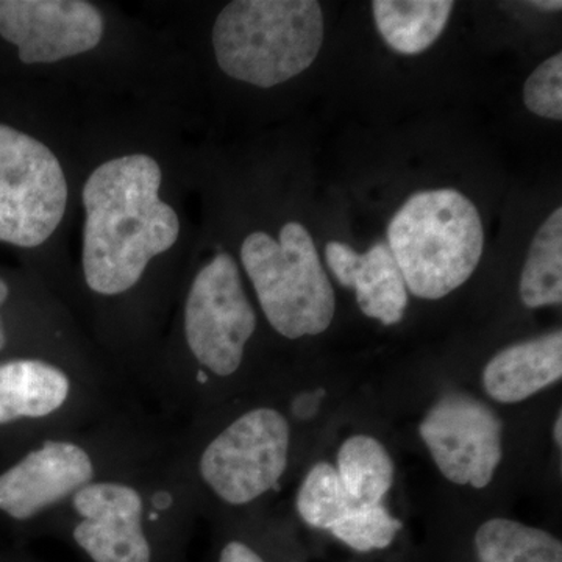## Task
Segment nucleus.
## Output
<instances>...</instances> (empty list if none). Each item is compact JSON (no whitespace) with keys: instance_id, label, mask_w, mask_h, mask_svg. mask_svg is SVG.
<instances>
[{"instance_id":"f257e3e1","label":"nucleus","mask_w":562,"mask_h":562,"mask_svg":"<svg viewBox=\"0 0 562 562\" xmlns=\"http://www.w3.org/2000/svg\"><path fill=\"white\" fill-rule=\"evenodd\" d=\"M161 179L154 158L135 154L103 162L85 184L81 266L94 294L132 291L151 258L179 239V216L160 199Z\"/></svg>"},{"instance_id":"f03ea898","label":"nucleus","mask_w":562,"mask_h":562,"mask_svg":"<svg viewBox=\"0 0 562 562\" xmlns=\"http://www.w3.org/2000/svg\"><path fill=\"white\" fill-rule=\"evenodd\" d=\"M139 453L77 492L57 519L90 562L165 561L166 536L179 532L183 476L179 457L154 465Z\"/></svg>"},{"instance_id":"7ed1b4c3","label":"nucleus","mask_w":562,"mask_h":562,"mask_svg":"<svg viewBox=\"0 0 562 562\" xmlns=\"http://www.w3.org/2000/svg\"><path fill=\"white\" fill-rule=\"evenodd\" d=\"M387 246L406 290L439 301L479 268L484 249L482 216L457 190L420 191L394 214Z\"/></svg>"},{"instance_id":"20e7f679","label":"nucleus","mask_w":562,"mask_h":562,"mask_svg":"<svg viewBox=\"0 0 562 562\" xmlns=\"http://www.w3.org/2000/svg\"><path fill=\"white\" fill-rule=\"evenodd\" d=\"M324 16L314 0H236L217 16L213 47L232 79L272 88L316 60Z\"/></svg>"},{"instance_id":"39448f33","label":"nucleus","mask_w":562,"mask_h":562,"mask_svg":"<svg viewBox=\"0 0 562 562\" xmlns=\"http://www.w3.org/2000/svg\"><path fill=\"white\" fill-rule=\"evenodd\" d=\"M241 261L266 319L286 339L321 335L330 327L336 301L312 235L288 222L279 241L265 232L244 239Z\"/></svg>"},{"instance_id":"423d86ee","label":"nucleus","mask_w":562,"mask_h":562,"mask_svg":"<svg viewBox=\"0 0 562 562\" xmlns=\"http://www.w3.org/2000/svg\"><path fill=\"white\" fill-rule=\"evenodd\" d=\"M290 452V420L272 406H257L214 432L195 453L192 471L216 501L243 508L277 490Z\"/></svg>"},{"instance_id":"0eeeda50","label":"nucleus","mask_w":562,"mask_h":562,"mask_svg":"<svg viewBox=\"0 0 562 562\" xmlns=\"http://www.w3.org/2000/svg\"><path fill=\"white\" fill-rule=\"evenodd\" d=\"M87 432L57 431L41 439L21 460L0 473V513L18 522L60 514L70 498L103 475L138 457L103 452L101 442Z\"/></svg>"},{"instance_id":"6e6552de","label":"nucleus","mask_w":562,"mask_h":562,"mask_svg":"<svg viewBox=\"0 0 562 562\" xmlns=\"http://www.w3.org/2000/svg\"><path fill=\"white\" fill-rule=\"evenodd\" d=\"M255 330L257 313L238 265L231 255H216L194 277L184 302V342L194 362L191 383L203 386L235 375Z\"/></svg>"},{"instance_id":"1a4fd4ad","label":"nucleus","mask_w":562,"mask_h":562,"mask_svg":"<svg viewBox=\"0 0 562 562\" xmlns=\"http://www.w3.org/2000/svg\"><path fill=\"white\" fill-rule=\"evenodd\" d=\"M68 183L54 151L0 124V241L38 247L65 216Z\"/></svg>"},{"instance_id":"9d476101","label":"nucleus","mask_w":562,"mask_h":562,"mask_svg":"<svg viewBox=\"0 0 562 562\" xmlns=\"http://www.w3.org/2000/svg\"><path fill=\"white\" fill-rule=\"evenodd\" d=\"M419 436L439 472L458 486L484 490L503 460V422L472 395L436 402L420 422Z\"/></svg>"},{"instance_id":"9b49d317","label":"nucleus","mask_w":562,"mask_h":562,"mask_svg":"<svg viewBox=\"0 0 562 562\" xmlns=\"http://www.w3.org/2000/svg\"><path fill=\"white\" fill-rule=\"evenodd\" d=\"M101 11L83 0H0V36L25 65L57 63L98 47Z\"/></svg>"},{"instance_id":"f8f14e48","label":"nucleus","mask_w":562,"mask_h":562,"mask_svg":"<svg viewBox=\"0 0 562 562\" xmlns=\"http://www.w3.org/2000/svg\"><path fill=\"white\" fill-rule=\"evenodd\" d=\"M90 383L79 382L58 362L16 358L0 364V425L50 422L55 431H68L87 414L92 401Z\"/></svg>"},{"instance_id":"ddd939ff","label":"nucleus","mask_w":562,"mask_h":562,"mask_svg":"<svg viewBox=\"0 0 562 562\" xmlns=\"http://www.w3.org/2000/svg\"><path fill=\"white\" fill-rule=\"evenodd\" d=\"M325 260L335 279L355 291L366 316L386 327L403 319L409 295L387 243L358 254L349 244L331 241L325 247Z\"/></svg>"},{"instance_id":"4468645a","label":"nucleus","mask_w":562,"mask_h":562,"mask_svg":"<svg viewBox=\"0 0 562 562\" xmlns=\"http://www.w3.org/2000/svg\"><path fill=\"white\" fill-rule=\"evenodd\" d=\"M562 376V333H547L513 344L484 366L482 382L492 401L516 405L528 401Z\"/></svg>"},{"instance_id":"2eb2a0df","label":"nucleus","mask_w":562,"mask_h":562,"mask_svg":"<svg viewBox=\"0 0 562 562\" xmlns=\"http://www.w3.org/2000/svg\"><path fill=\"white\" fill-rule=\"evenodd\" d=\"M452 0H375L373 18L387 46L402 55H419L441 36Z\"/></svg>"},{"instance_id":"dca6fc26","label":"nucleus","mask_w":562,"mask_h":562,"mask_svg":"<svg viewBox=\"0 0 562 562\" xmlns=\"http://www.w3.org/2000/svg\"><path fill=\"white\" fill-rule=\"evenodd\" d=\"M336 471L353 506L380 505L395 479L390 452L369 435L350 436L342 442Z\"/></svg>"},{"instance_id":"f3484780","label":"nucleus","mask_w":562,"mask_h":562,"mask_svg":"<svg viewBox=\"0 0 562 562\" xmlns=\"http://www.w3.org/2000/svg\"><path fill=\"white\" fill-rule=\"evenodd\" d=\"M519 291L527 308L561 305L562 209L554 210L536 233L520 277Z\"/></svg>"},{"instance_id":"a211bd4d","label":"nucleus","mask_w":562,"mask_h":562,"mask_svg":"<svg viewBox=\"0 0 562 562\" xmlns=\"http://www.w3.org/2000/svg\"><path fill=\"white\" fill-rule=\"evenodd\" d=\"M295 508L303 522L322 531H330L353 508L344 490L339 473L330 462H317L299 487Z\"/></svg>"},{"instance_id":"6ab92c4d","label":"nucleus","mask_w":562,"mask_h":562,"mask_svg":"<svg viewBox=\"0 0 562 562\" xmlns=\"http://www.w3.org/2000/svg\"><path fill=\"white\" fill-rule=\"evenodd\" d=\"M402 527L401 520L380 503L353 506L328 532L355 552L372 553L390 549Z\"/></svg>"},{"instance_id":"aec40b11","label":"nucleus","mask_w":562,"mask_h":562,"mask_svg":"<svg viewBox=\"0 0 562 562\" xmlns=\"http://www.w3.org/2000/svg\"><path fill=\"white\" fill-rule=\"evenodd\" d=\"M524 101L536 116L562 120V55L557 54L542 63L528 77L524 87Z\"/></svg>"},{"instance_id":"412c9836","label":"nucleus","mask_w":562,"mask_h":562,"mask_svg":"<svg viewBox=\"0 0 562 562\" xmlns=\"http://www.w3.org/2000/svg\"><path fill=\"white\" fill-rule=\"evenodd\" d=\"M214 562H279L258 543L232 536L217 546Z\"/></svg>"},{"instance_id":"4be33fe9","label":"nucleus","mask_w":562,"mask_h":562,"mask_svg":"<svg viewBox=\"0 0 562 562\" xmlns=\"http://www.w3.org/2000/svg\"><path fill=\"white\" fill-rule=\"evenodd\" d=\"M10 295L9 284L5 283L2 279H0V308H2L3 303L7 302ZM7 346V333L5 327H3L2 316H0V351L5 349Z\"/></svg>"},{"instance_id":"5701e85b","label":"nucleus","mask_w":562,"mask_h":562,"mask_svg":"<svg viewBox=\"0 0 562 562\" xmlns=\"http://www.w3.org/2000/svg\"><path fill=\"white\" fill-rule=\"evenodd\" d=\"M531 7L543 11H560L562 3L560 0H535V2H531Z\"/></svg>"},{"instance_id":"b1692460","label":"nucleus","mask_w":562,"mask_h":562,"mask_svg":"<svg viewBox=\"0 0 562 562\" xmlns=\"http://www.w3.org/2000/svg\"><path fill=\"white\" fill-rule=\"evenodd\" d=\"M553 439H554V443H557L558 447H561V443H562V416H561V412L558 413L557 420H554V425H553Z\"/></svg>"}]
</instances>
